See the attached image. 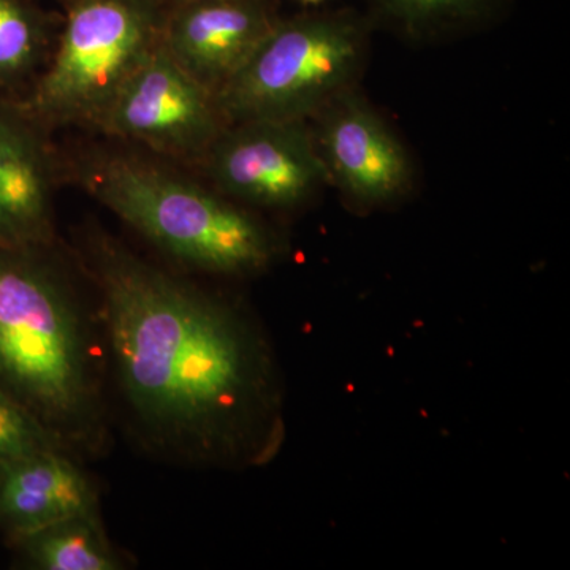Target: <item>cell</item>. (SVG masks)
Masks as SVG:
<instances>
[{"label":"cell","instance_id":"obj_15","mask_svg":"<svg viewBox=\"0 0 570 570\" xmlns=\"http://www.w3.org/2000/svg\"><path fill=\"white\" fill-rule=\"evenodd\" d=\"M55 438L32 412L0 392V464L55 449Z\"/></svg>","mask_w":570,"mask_h":570},{"label":"cell","instance_id":"obj_11","mask_svg":"<svg viewBox=\"0 0 570 570\" xmlns=\"http://www.w3.org/2000/svg\"><path fill=\"white\" fill-rule=\"evenodd\" d=\"M47 171L36 141L0 119V249H18L50 235Z\"/></svg>","mask_w":570,"mask_h":570},{"label":"cell","instance_id":"obj_1","mask_svg":"<svg viewBox=\"0 0 570 570\" xmlns=\"http://www.w3.org/2000/svg\"><path fill=\"white\" fill-rule=\"evenodd\" d=\"M94 261L116 373L141 426L204 463L269 460L283 438V409L257 325L116 243H99Z\"/></svg>","mask_w":570,"mask_h":570},{"label":"cell","instance_id":"obj_6","mask_svg":"<svg viewBox=\"0 0 570 570\" xmlns=\"http://www.w3.org/2000/svg\"><path fill=\"white\" fill-rule=\"evenodd\" d=\"M205 156L220 193L264 208H294L328 183L305 121L236 122Z\"/></svg>","mask_w":570,"mask_h":570},{"label":"cell","instance_id":"obj_12","mask_svg":"<svg viewBox=\"0 0 570 570\" xmlns=\"http://www.w3.org/2000/svg\"><path fill=\"white\" fill-rule=\"evenodd\" d=\"M33 564L43 570H116L121 561L105 538L96 513L56 521L22 534Z\"/></svg>","mask_w":570,"mask_h":570},{"label":"cell","instance_id":"obj_16","mask_svg":"<svg viewBox=\"0 0 570 570\" xmlns=\"http://www.w3.org/2000/svg\"><path fill=\"white\" fill-rule=\"evenodd\" d=\"M160 2H163L164 6L168 9V7L175 6V3L183 2V0H160Z\"/></svg>","mask_w":570,"mask_h":570},{"label":"cell","instance_id":"obj_2","mask_svg":"<svg viewBox=\"0 0 570 570\" xmlns=\"http://www.w3.org/2000/svg\"><path fill=\"white\" fill-rule=\"evenodd\" d=\"M0 379L55 436L91 423L96 395L77 305L29 258L0 257Z\"/></svg>","mask_w":570,"mask_h":570},{"label":"cell","instance_id":"obj_4","mask_svg":"<svg viewBox=\"0 0 570 570\" xmlns=\"http://www.w3.org/2000/svg\"><path fill=\"white\" fill-rule=\"evenodd\" d=\"M367 50V26L352 11L275 22L216 97L224 121H305L352 89Z\"/></svg>","mask_w":570,"mask_h":570},{"label":"cell","instance_id":"obj_10","mask_svg":"<svg viewBox=\"0 0 570 570\" xmlns=\"http://www.w3.org/2000/svg\"><path fill=\"white\" fill-rule=\"evenodd\" d=\"M89 480L56 449L0 464V517L20 534L94 512Z\"/></svg>","mask_w":570,"mask_h":570},{"label":"cell","instance_id":"obj_17","mask_svg":"<svg viewBox=\"0 0 570 570\" xmlns=\"http://www.w3.org/2000/svg\"><path fill=\"white\" fill-rule=\"evenodd\" d=\"M305 3H313V6H317V3L325 2V0H302Z\"/></svg>","mask_w":570,"mask_h":570},{"label":"cell","instance_id":"obj_14","mask_svg":"<svg viewBox=\"0 0 570 570\" xmlns=\"http://www.w3.org/2000/svg\"><path fill=\"white\" fill-rule=\"evenodd\" d=\"M43 37V17L31 0H0V78L31 66Z\"/></svg>","mask_w":570,"mask_h":570},{"label":"cell","instance_id":"obj_9","mask_svg":"<svg viewBox=\"0 0 570 570\" xmlns=\"http://www.w3.org/2000/svg\"><path fill=\"white\" fill-rule=\"evenodd\" d=\"M276 21L264 0H183L165 11L160 43L184 71L216 94Z\"/></svg>","mask_w":570,"mask_h":570},{"label":"cell","instance_id":"obj_7","mask_svg":"<svg viewBox=\"0 0 570 570\" xmlns=\"http://www.w3.org/2000/svg\"><path fill=\"white\" fill-rule=\"evenodd\" d=\"M223 121L214 94L159 43L99 124L107 132L145 142L156 151L193 157L208 151L223 132Z\"/></svg>","mask_w":570,"mask_h":570},{"label":"cell","instance_id":"obj_5","mask_svg":"<svg viewBox=\"0 0 570 570\" xmlns=\"http://www.w3.org/2000/svg\"><path fill=\"white\" fill-rule=\"evenodd\" d=\"M160 0H67L58 50L37 89L51 121L100 122L122 86L160 43Z\"/></svg>","mask_w":570,"mask_h":570},{"label":"cell","instance_id":"obj_8","mask_svg":"<svg viewBox=\"0 0 570 570\" xmlns=\"http://www.w3.org/2000/svg\"><path fill=\"white\" fill-rule=\"evenodd\" d=\"M316 116L313 135L326 178L348 204L374 209L407 193L412 167L406 149L363 97L348 89Z\"/></svg>","mask_w":570,"mask_h":570},{"label":"cell","instance_id":"obj_3","mask_svg":"<svg viewBox=\"0 0 570 570\" xmlns=\"http://www.w3.org/2000/svg\"><path fill=\"white\" fill-rule=\"evenodd\" d=\"M88 186L124 223L184 265L247 276L275 261V238L253 214L153 165L111 159L92 170Z\"/></svg>","mask_w":570,"mask_h":570},{"label":"cell","instance_id":"obj_13","mask_svg":"<svg viewBox=\"0 0 570 570\" xmlns=\"http://www.w3.org/2000/svg\"><path fill=\"white\" fill-rule=\"evenodd\" d=\"M382 20L414 39L472 28L501 10L505 0H370Z\"/></svg>","mask_w":570,"mask_h":570}]
</instances>
